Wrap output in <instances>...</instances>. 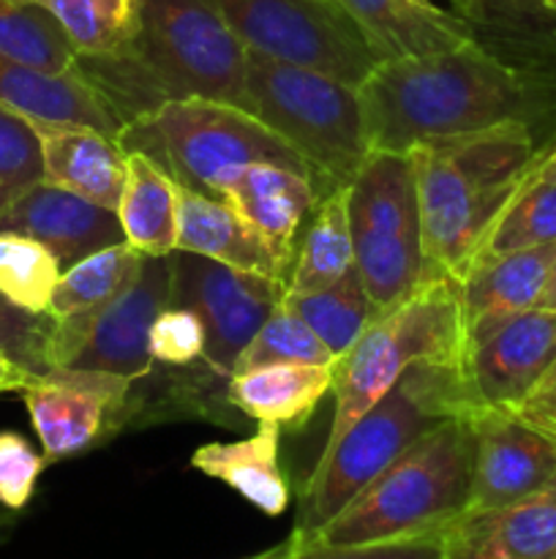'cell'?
<instances>
[{"label": "cell", "mask_w": 556, "mask_h": 559, "mask_svg": "<svg viewBox=\"0 0 556 559\" xmlns=\"http://www.w3.org/2000/svg\"><path fill=\"white\" fill-rule=\"evenodd\" d=\"M76 63L123 126L180 98L249 109V47L210 0H142L140 31L123 52Z\"/></svg>", "instance_id": "6da1fadb"}, {"label": "cell", "mask_w": 556, "mask_h": 559, "mask_svg": "<svg viewBox=\"0 0 556 559\" xmlns=\"http://www.w3.org/2000/svg\"><path fill=\"white\" fill-rule=\"evenodd\" d=\"M358 96L368 151L409 153L423 140L521 118L523 82L472 38L447 52L379 60Z\"/></svg>", "instance_id": "7a4b0ae2"}, {"label": "cell", "mask_w": 556, "mask_h": 559, "mask_svg": "<svg viewBox=\"0 0 556 559\" xmlns=\"http://www.w3.org/2000/svg\"><path fill=\"white\" fill-rule=\"evenodd\" d=\"M423 227V282L458 278L485 229L534 162V142L521 118L434 136L409 151Z\"/></svg>", "instance_id": "3957f363"}, {"label": "cell", "mask_w": 556, "mask_h": 559, "mask_svg": "<svg viewBox=\"0 0 556 559\" xmlns=\"http://www.w3.org/2000/svg\"><path fill=\"white\" fill-rule=\"evenodd\" d=\"M474 409L463 366L414 364L336 445L322 451L300 497L292 538L311 544L418 437Z\"/></svg>", "instance_id": "277c9868"}, {"label": "cell", "mask_w": 556, "mask_h": 559, "mask_svg": "<svg viewBox=\"0 0 556 559\" xmlns=\"http://www.w3.org/2000/svg\"><path fill=\"white\" fill-rule=\"evenodd\" d=\"M469 489L472 429L469 415H458L418 437L314 540L376 544L442 533L469 508Z\"/></svg>", "instance_id": "5b68a950"}, {"label": "cell", "mask_w": 556, "mask_h": 559, "mask_svg": "<svg viewBox=\"0 0 556 559\" xmlns=\"http://www.w3.org/2000/svg\"><path fill=\"white\" fill-rule=\"evenodd\" d=\"M123 151H142L183 189L218 197L234 175L259 162H276L316 180L314 169L251 109L210 98L164 102L120 129Z\"/></svg>", "instance_id": "8992f818"}, {"label": "cell", "mask_w": 556, "mask_h": 559, "mask_svg": "<svg viewBox=\"0 0 556 559\" xmlns=\"http://www.w3.org/2000/svg\"><path fill=\"white\" fill-rule=\"evenodd\" d=\"M463 349L467 331L458 282L425 278L403 304L376 317L336 360V409L322 451L336 445L414 364L463 366Z\"/></svg>", "instance_id": "52a82bcc"}, {"label": "cell", "mask_w": 556, "mask_h": 559, "mask_svg": "<svg viewBox=\"0 0 556 559\" xmlns=\"http://www.w3.org/2000/svg\"><path fill=\"white\" fill-rule=\"evenodd\" d=\"M249 109L276 131L319 180V194L349 186L368 158L358 87L249 49Z\"/></svg>", "instance_id": "ba28073f"}, {"label": "cell", "mask_w": 556, "mask_h": 559, "mask_svg": "<svg viewBox=\"0 0 556 559\" xmlns=\"http://www.w3.org/2000/svg\"><path fill=\"white\" fill-rule=\"evenodd\" d=\"M349 227L354 267L385 314L423 284V227L409 153H368L349 183Z\"/></svg>", "instance_id": "9c48e42d"}, {"label": "cell", "mask_w": 556, "mask_h": 559, "mask_svg": "<svg viewBox=\"0 0 556 559\" xmlns=\"http://www.w3.org/2000/svg\"><path fill=\"white\" fill-rule=\"evenodd\" d=\"M240 41L358 87L379 58L338 0H210Z\"/></svg>", "instance_id": "30bf717a"}, {"label": "cell", "mask_w": 556, "mask_h": 559, "mask_svg": "<svg viewBox=\"0 0 556 559\" xmlns=\"http://www.w3.org/2000/svg\"><path fill=\"white\" fill-rule=\"evenodd\" d=\"M172 300V254H142L134 276L98 311L55 320L49 364L136 382L153 371L150 328Z\"/></svg>", "instance_id": "8fae6325"}, {"label": "cell", "mask_w": 556, "mask_h": 559, "mask_svg": "<svg viewBox=\"0 0 556 559\" xmlns=\"http://www.w3.org/2000/svg\"><path fill=\"white\" fill-rule=\"evenodd\" d=\"M287 284L278 278L245 273L191 251H172V300L185 306L205 325V360L216 374H232L234 360L267 320Z\"/></svg>", "instance_id": "7c38bea8"}, {"label": "cell", "mask_w": 556, "mask_h": 559, "mask_svg": "<svg viewBox=\"0 0 556 559\" xmlns=\"http://www.w3.org/2000/svg\"><path fill=\"white\" fill-rule=\"evenodd\" d=\"M131 380L107 371L58 366L33 377L22 391L47 464L76 456L118 429Z\"/></svg>", "instance_id": "4fadbf2b"}, {"label": "cell", "mask_w": 556, "mask_h": 559, "mask_svg": "<svg viewBox=\"0 0 556 559\" xmlns=\"http://www.w3.org/2000/svg\"><path fill=\"white\" fill-rule=\"evenodd\" d=\"M556 360V311L527 309L463 349V380L478 409H518Z\"/></svg>", "instance_id": "5bb4252c"}, {"label": "cell", "mask_w": 556, "mask_h": 559, "mask_svg": "<svg viewBox=\"0 0 556 559\" xmlns=\"http://www.w3.org/2000/svg\"><path fill=\"white\" fill-rule=\"evenodd\" d=\"M472 489L467 511L507 506L556 480V440L512 409H474Z\"/></svg>", "instance_id": "9a60e30c"}, {"label": "cell", "mask_w": 556, "mask_h": 559, "mask_svg": "<svg viewBox=\"0 0 556 559\" xmlns=\"http://www.w3.org/2000/svg\"><path fill=\"white\" fill-rule=\"evenodd\" d=\"M0 233L38 240L52 251L63 271L107 246L125 240L114 211L44 180L22 191L0 211Z\"/></svg>", "instance_id": "2e32d148"}, {"label": "cell", "mask_w": 556, "mask_h": 559, "mask_svg": "<svg viewBox=\"0 0 556 559\" xmlns=\"http://www.w3.org/2000/svg\"><path fill=\"white\" fill-rule=\"evenodd\" d=\"M439 538L442 559H556V480L507 506L463 511Z\"/></svg>", "instance_id": "e0dca14e"}, {"label": "cell", "mask_w": 556, "mask_h": 559, "mask_svg": "<svg viewBox=\"0 0 556 559\" xmlns=\"http://www.w3.org/2000/svg\"><path fill=\"white\" fill-rule=\"evenodd\" d=\"M554 260L556 243L474 257L458 278L467 344L499 322L534 309Z\"/></svg>", "instance_id": "ac0fdd59"}, {"label": "cell", "mask_w": 556, "mask_h": 559, "mask_svg": "<svg viewBox=\"0 0 556 559\" xmlns=\"http://www.w3.org/2000/svg\"><path fill=\"white\" fill-rule=\"evenodd\" d=\"M259 233L283 276H289L298 233L319 200L314 178L276 162H259L234 175L221 194Z\"/></svg>", "instance_id": "d6986e66"}, {"label": "cell", "mask_w": 556, "mask_h": 559, "mask_svg": "<svg viewBox=\"0 0 556 559\" xmlns=\"http://www.w3.org/2000/svg\"><path fill=\"white\" fill-rule=\"evenodd\" d=\"M0 104L38 123H80L118 140L123 120L76 63L52 74L0 55Z\"/></svg>", "instance_id": "ffe728a7"}, {"label": "cell", "mask_w": 556, "mask_h": 559, "mask_svg": "<svg viewBox=\"0 0 556 559\" xmlns=\"http://www.w3.org/2000/svg\"><path fill=\"white\" fill-rule=\"evenodd\" d=\"M44 183L114 211L125 180V151L104 131L80 123H38Z\"/></svg>", "instance_id": "44dd1931"}, {"label": "cell", "mask_w": 556, "mask_h": 559, "mask_svg": "<svg viewBox=\"0 0 556 559\" xmlns=\"http://www.w3.org/2000/svg\"><path fill=\"white\" fill-rule=\"evenodd\" d=\"M379 60L447 52L472 41L467 22L428 0H338Z\"/></svg>", "instance_id": "7402d4cb"}, {"label": "cell", "mask_w": 556, "mask_h": 559, "mask_svg": "<svg viewBox=\"0 0 556 559\" xmlns=\"http://www.w3.org/2000/svg\"><path fill=\"white\" fill-rule=\"evenodd\" d=\"M174 251H191L221 265L259 273V276L287 284V276L265 240L229 202L183 189V186H180L178 249Z\"/></svg>", "instance_id": "603a6c76"}, {"label": "cell", "mask_w": 556, "mask_h": 559, "mask_svg": "<svg viewBox=\"0 0 556 559\" xmlns=\"http://www.w3.org/2000/svg\"><path fill=\"white\" fill-rule=\"evenodd\" d=\"M336 364H267L227 380V402L249 418L273 426L305 424L333 393Z\"/></svg>", "instance_id": "cb8c5ba5"}, {"label": "cell", "mask_w": 556, "mask_h": 559, "mask_svg": "<svg viewBox=\"0 0 556 559\" xmlns=\"http://www.w3.org/2000/svg\"><path fill=\"white\" fill-rule=\"evenodd\" d=\"M281 426L259 424V431L249 440L207 442L191 453V467L213 480H221L238 491L245 502L265 516H281L289 508L287 475L281 462Z\"/></svg>", "instance_id": "d4e9b609"}, {"label": "cell", "mask_w": 556, "mask_h": 559, "mask_svg": "<svg viewBox=\"0 0 556 559\" xmlns=\"http://www.w3.org/2000/svg\"><path fill=\"white\" fill-rule=\"evenodd\" d=\"M125 243L145 257L178 249L180 183L142 151H125V180L114 207Z\"/></svg>", "instance_id": "484cf974"}, {"label": "cell", "mask_w": 556, "mask_h": 559, "mask_svg": "<svg viewBox=\"0 0 556 559\" xmlns=\"http://www.w3.org/2000/svg\"><path fill=\"white\" fill-rule=\"evenodd\" d=\"M354 267L352 227H349V186L319 194L311 207L300 249L294 251L283 295H311L330 287Z\"/></svg>", "instance_id": "4316f807"}, {"label": "cell", "mask_w": 556, "mask_h": 559, "mask_svg": "<svg viewBox=\"0 0 556 559\" xmlns=\"http://www.w3.org/2000/svg\"><path fill=\"white\" fill-rule=\"evenodd\" d=\"M55 16L76 58L118 55L140 31L142 0H31Z\"/></svg>", "instance_id": "83f0119b"}, {"label": "cell", "mask_w": 556, "mask_h": 559, "mask_svg": "<svg viewBox=\"0 0 556 559\" xmlns=\"http://www.w3.org/2000/svg\"><path fill=\"white\" fill-rule=\"evenodd\" d=\"M283 300L336 358H341L379 317L374 300L365 293L358 267L319 293L283 295Z\"/></svg>", "instance_id": "f1b7e54d"}, {"label": "cell", "mask_w": 556, "mask_h": 559, "mask_svg": "<svg viewBox=\"0 0 556 559\" xmlns=\"http://www.w3.org/2000/svg\"><path fill=\"white\" fill-rule=\"evenodd\" d=\"M142 254L125 240L107 246L60 273L47 314L55 320L98 311L129 284Z\"/></svg>", "instance_id": "f546056e"}, {"label": "cell", "mask_w": 556, "mask_h": 559, "mask_svg": "<svg viewBox=\"0 0 556 559\" xmlns=\"http://www.w3.org/2000/svg\"><path fill=\"white\" fill-rule=\"evenodd\" d=\"M0 55L52 74L76 69V52L63 27L31 0H0Z\"/></svg>", "instance_id": "4dcf8cb0"}, {"label": "cell", "mask_w": 556, "mask_h": 559, "mask_svg": "<svg viewBox=\"0 0 556 559\" xmlns=\"http://www.w3.org/2000/svg\"><path fill=\"white\" fill-rule=\"evenodd\" d=\"M548 243H556V183L521 178L510 200L501 205L491 227L485 229L474 257Z\"/></svg>", "instance_id": "1f68e13d"}, {"label": "cell", "mask_w": 556, "mask_h": 559, "mask_svg": "<svg viewBox=\"0 0 556 559\" xmlns=\"http://www.w3.org/2000/svg\"><path fill=\"white\" fill-rule=\"evenodd\" d=\"M63 267L47 246L16 233H0V293L33 314H47Z\"/></svg>", "instance_id": "d6a6232c"}, {"label": "cell", "mask_w": 556, "mask_h": 559, "mask_svg": "<svg viewBox=\"0 0 556 559\" xmlns=\"http://www.w3.org/2000/svg\"><path fill=\"white\" fill-rule=\"evenodd\" d=\"M336 360L322 338L281 298L234 360L232 374L267 364H336Z\"/></svg>", "instance_id": "836d02e7"}, {"label": "cell", "mask_w": 556, "mask_h": 559, "mask_svg": "<svg viewBox=\"0 0 556 559\" xmlns=\"http://www.w3.org/2000/svg\"><path fill=\"white\" fill-rule=\"evenodd\" d=\"M41 178V142L33 120L0 104V211Z\"/></svg>", "instance_id": "e575fe53"}, {"label": "cell", "mask_w": 556, "mask_h": 559, "mask_svg": "<svg viewBox=\"0 0 556 559\" xmlns=\"http://www.w3.org/2000/svg\"><path fill=\"white\" fill-rule=\"evenodd\" d=\"M55 317L33 314L0 293V355L14 360L31 374H44L49 364Z\"/></svg>", "instance_id": "d590c367"}, {"label": "cell", "mask_w": 556, "mask_h": 559, "mask_svg": "<svg viewBox=\"0 0 556 559\" xmlns=\"http://www.w3.org/2000/svg\"><path fill=\"white\" fill-rule=\"evenodd\" d=\"M47 459L16 431H0V506L25 511L36 495Z\"/></svg>", "instance_id": "8d00e7d4"}, {"label": "cell", "mask_w": 556, "mask_h": 559, "mask_svg": "<svg viewBox=\"0 0 556 559\" xmlns=\"http://www.w3.org/2000/svg\"><path fill=\"white\" fill-rule=\"evenodd\" d=\"M205 325L185 306H167L150 328V355L158 364L191 366L205 355Z\"/></svg>", "instance_id": "74e56055"}, {"label": "cell", "mask_w": 556, "mask_h": 559, "mask_svg": "<svg viewBox=\"0 0 556 559\" xmlns=\"http://www.w3.org/2000/svg\"><path fill=\"white\" fill-rule=\"evenodd\" d=\"M294 540V538H292ZM289 559H442L439 533L420 538L376 540V544H298Z\"/></svg>", "instance_id": "f35d334b"}, {"label": "cell", "mask_w": 556, "mask_h": 559, "mask_svg": "<svg viewBox=\"0 0 556 559\" xmlns=\"http://www.w3.org/2000/svg\"><path fill=\"white\" fill-rule=\"evenodd\" d=\"M512 413L521 415L527 424H532L534 429H540L543 435H548L551 440H556V360L548 371H545L543 380L537 382L532 393L523 399V404Z\"/></svg>", "instance_id": "ab89813d"}, {"label": "cell", "mask_w": 556, "mask_h": 559, "mask_svg": "<svg viewBox=\"0 0 556 559\" xmlns=\"http://www.w3.org/2000/svg\"><path fill=\"white\" fill-rule=\"evenodd\" d=\"M31 371H25L22 366H16L14 360H9L5 355H0V393H14L25 391L33 382Z\"/></svg>", "instance_id": "60d3db41"}, {"label": "cell", "mask_w": 556, "mask_h": 559, "mask_svg": "<svg viewBox=\"0 0 556 559\" xmlns=\"http://www.w3.org/2000/svg\"><path fill=\"white\" fill-rule=\"evenodd\" d=\"M523 178L551 180V183H556V145L551 147V151H545L543 156H534V162L529 164V169L523 173Z\"/></svg>", "instance_id": "b9f144b4"}, {"label": "cell", "mask_w": 556, "mask_h": 559, "mask_svg": "<svg viewBox=\"0 0 556 559\" xmlns=\"http://www.w3.org/2000/svg\"><path fill=\"white\" fill-rule=\"evenodd\" d=\"M537 309L556 311V260H554V265H551L548 278H545L543 293H540V298H537Z\"/></svg>", "instance_id": "7bdbcfd3"}, {"label": "cell", "mask_w": 556, "mask_h": 559, "mask_svg": "<svg viewBox=\"0 0 556 559\" xmlns=\"http://www.w3.org/2000/svg\"><path fill=\"white\" fill-rule=\"evenodd\" d=\"M16 522H20V513L11 511V508L0 506V546L9 544V538L14 535Z\"/></svg>", "instance_id": "ee69618b"}, {"label": "cell", "mask_w": 556, "mask_h": 559, "mask_svg": "<svg viewBox=\"0 0 556 559\" xmlns=\"http://www.w3.org/2000/svg\"><path fill=\"white\" fill-rule=\"evenodd\" d=\"M292 546H294V540H292V535H289L281 546H273V549L259 551L256 559H289V555H292Z\"/></svg>", "instance_id": "f6af8a7d"}, {"label": "cell", "mask_w": 556, "mask_h": 559, "mask_svg": "<svg viewBox=\"0 0 556 559\" xmlns=\"http://www.w3.org/2000/svg\"><path fill=\"white\" fill-rule=\"evenodd\" d=\"M540 9L551 11V14H556V0H540Z\"/></svg>", "instance_id": "bcb514c9"}, {"label": "cell", "mask_w": 556, "mask_h": 559, "mask_svg": "<svg viewBox=\"0 0 556 559\" xmlns=\"http://www.w3.org/2000/svg\"><path fill=\"white\" fill-rule=\"evenodd\" d=\"M245 559H256V555H251V557H245Z\"/></svg>", "instance_id": "7dc6e473"}, {"label": "cell", "mask_w": 556, "mask_h": 559, "mask_svg": "<svg viewBox=\"0 0 556 559\" xmlns=\"http://www.w3.org/2000/svg\"><path fill=\"white\" fill-rule=\"evenodd\" d=\"M532 3H537V5H540V0H532Z\"/></svg>", "instance_id": "c3c4849f"}]
</instances>
